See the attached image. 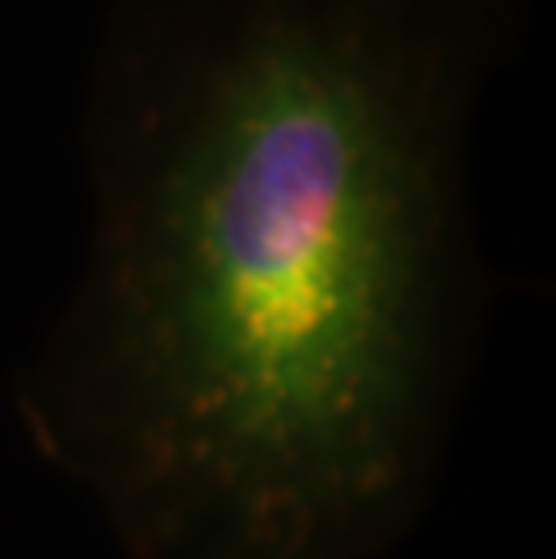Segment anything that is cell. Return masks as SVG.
<instances>
[{"label": "cell", "instance_id": "1", "mask_svg": "<svg viewBox=\"0 0 556 559\" xmlns=\"http://www.w3.org/2000/svg\"><path fill=\"white\" fill-rule=\"evenodd\" d=\"M517 33L520 0H109L87 249L15 415L120 559H387L419 527Z\"/></svg>", "mask_w": 556, "mask_h": 559}]
</instances>
